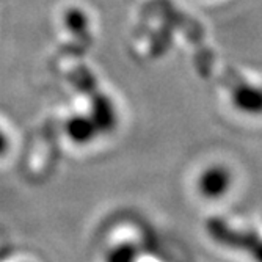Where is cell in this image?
<instances>
[{"label": "cell", "instance_id": "cell-3", "mask_svg": "<svg viewBox=\"0 0 262 262\" xmlns=\"http://www.w3.org/2000/svg\"><path fill=\"white\" fill-rule=\"evenodd\" d=\"M232 104L245 113H262V88L253 85H239L232 91Z\"/></svg>", "mask_w": 262, "mask_h": 262}, {"label": "cell", "instance_id": "cell-4", "mask_svg": "<svg viewBox=\"0 0 262 262\" xmlns=\"http://www.w3.org/2000/svg\"><path fill=\"white\" fill-rule=\"evenodd\" d=\"M66 132L73 141L79 143V145H85V143H90L99 130H98L96 124H94V121L91 120V116H79L77 115L68 121Z\"/></svg>", "mask_w": 262, "mask_h": 262}, {"label": "cell", "instance_id": "cell-8", "mask_svg": "<svg viewBox=\"0 0 262 262\" xmlns=\"http://www.w3.org/2000/svg\"><path fill=\"white\" fill-rule=\"evenodd\" d=\"M7 148H8V141H7V137H5L2 132H0V156L5 154Z\"/></svg>", "mask_w": 262, "mask_h": 262}, {"label": "cell", "instance_id": "cell-1", "mask_svg": "<svg viewBox=\"0 0 262 262\" xmlns=\"http://www.w3.org/2000/svg\"><path fill=\"white\" fill-rule=\"evenodd\" d=\"M231 185V174L223 166H212V168L206 170L200 181L198 188L201 195L206 198H220L228 192Z\"/></svg>", "mask_w": 262, "mask_h": 262}, {"label": "cell", "instance_id": "cell-2", "mask_svg": "<svg viewBox=\"0 0 262 262\" xmlns=\"http://www.w3.org/2000/svg\"><path fill=\"white\" fill-rule=\"evenodd\" d=\"M91 120L98 130L110 132L116 126V113L112 101L104 94H93L91 101Z\"/></svg>", "mask_w": 262, "mask_h": 262}, {"label": "cell", "instance_id": "cell-5", "mask_svg": "<svg viewBox=\"0 0 262 262\" xmlns=\"http://www.w3.org/2000/svg\"><path fill=\"white\" fill-rule=\"evenodd\" d=\"M68 29L79 38H88V19L80 10H69L66 13Z\"/></svg>", "mask_w": 262, "mask_h": 262}, {"label": "cell", "instance_id": "cell-7", "mask_svg": "<svg viewBox=\"0 0 262 262\" xmlns=\"http://www.w3.org/2000/svg\"><path fill=\"white\" fill-rule=\"evenodd\" d=\"M74 80V85L79 86L82 91H86V93H93L94 88H96V80H94L93 74L90 73V71L86 68H77L76 73L73 74V77H71Z\"/></svg>", "mask_w": 262, "mask_h": 262}, {"label": "cell", "instance_id": "cell-6", "mask_svg": "<svg viewBox=\"0 0 262 262\" xmlns=\"http://www.w3.org/2000/svg\"><path fill=\"white\" fill-rule=\"evenodd\" d=\"M137 259V250L130 244H124L112 250V253L107 257V262H135Z\"/></svg>", "mask_w": 262, "mask_h": 262}]
</instances>
